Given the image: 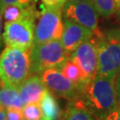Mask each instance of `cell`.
Here are the masks:
<instances>
[{
  "label": "cell",
  "instance_id": "8992f818",
  "mask_svg": "<svg viewBox=\"0 0 120 120\" xmlns=\"http://www.w3.org/2000/svg\"><path fill=\"white\" fill-rule=\"evenodd\" d=\"M38 17V14L35 13L15 22H5L3 31L4 45L30 50L34 45L35 26Z\"/></svg>",
  "mask_w": 120,
  "mask_h": 120
},
{
  "label": "cell",
  "instance_id": "8fae6325",
  "mask_svg": "<svg viewBox=\"0 0 120 120\" xmlns=\"http://www.w3.org/2000/svg\"><path fill=\"white\" fill-rule=\"evenodd\" d=\"M23 105L40 103L45 93L47 91L40 75L32 74L18 88Z\"/></svg>",
  "mask_w": 120,
  "mask_h": 120
},
{
  "label": "cell",
  "instance_id": "cb8c5ba5",
  "mask_svg": "<svg viewBox=\"0 0 120 120\" xmlns=\"http://www.w3.org/2000/svg\"><path fill=\"white\" fill-rule=\"evenodd\" d=\"M3 14H2V11L0 10V50L3 47L4 45V38H3Z\"/></svg>",
  "mask_w": 120,
  "mask_h": 120
},
{
  "label": "cell",
  "instance_id": "4fadbf2b",
  "mask_svg": "<svg viewBox=\"0 0 120 120\" xmlns=\"http://www.w3.org/2000/svg\"><path fill=\"white\" fill-rule=\"evenodd\" d=\"M0 105L7 109H20L23 108V102L18 88L2 86L0 88Z\"/></svg>",
  "mask_w": 120,
  "mask_h": 120
},
{
  "label": "cell",
  "instance_id": "83f0119b",
  "mask_svg": "<svg viewBox=\"0 0 120 120\" xmlns=\"http://www.w3.org/2000/svg\"><path fill=\"white\" fill-rule=\"evenodd\" d=\"M117 12H118V17H119V19H120V10H118Z\"/></svg>",
  "mask_w": 120,
  "mask_h": 120
},
{
  "label": "cell",
  "instance_id": "5bb4252c",
  "mask_svg": "<svg viewBox=\"0 0 120 120\" xmlns=\"http://www.w3.org/2000/svg\"><path fill=\"white\" fill-rule=\"evenodd\" d=\"M38 13L35 10L34 5L31 4L28 5H21V4H11L3 9V20L5 22H15L20 19L29 16L31 14Z\"/></svg>",
  "mask_w": 120,
  "mask_h": 120
},
{
  "label": "cell",
  "instance_id": "e0dca14e",
  "mask_svg": "<svg viewBox=\"0 0 120 120\" xmlns=\"http://www.w3.org/2000/svg\"><path fill=\"white\" fill-rule=\"evenodd\" d=\"M94 4L101 17L109 18L116 12L115 0H94Z\"/></svg>",
  "mask_w": 120,
  "mask_h": 120
},
{
  "label": "cell",
  "instance_id": "7c38bea8",
  "mask_svg": "<svg viewBox=\"0 0 120 120\" xmlns=\"http://www.w3.org/2000/svg\"><path fill=\"white\" fill-rule=\"evenodd\" d=\"M59 120H98L85 107L81 99L69 101L68 107L60 113Z\"/></svg>",
  "mask_w": 120,
  "mask_h": 120
},
{
  "label": "cell",
  "instance_id": "ba28073f",
  "mask_svg": "<svg viewBox=\"0 0 120 120\" xmlns=\"http://www.w3.org/2000/svg\"><path fill=\"white\" fill-rule=\"evenodd\" d=\"M98 14L94 1L77 2L68 0L63 6L64 19L89 29L97 38L102 33L98 27Z\"/></svg>",
  "mask_w": 120,
  "mask_h": 120
},
{
  "label": "cell",
  "instance_id": "3957f363",
  "mask_svg": "<svg viewBox=\"0 0 120 120\" xmlns=\"http://www.w3.org/2000/svg\"><path fill=\"white\" fill-rule=\"evenodd\" d=\"M97 74L116 79L120 71V29H111L102 32L97 38Z\"/></svg>",
  "mask_w": 120,
  "mask_h": 120
},
{
  "label": "cell",
  "instance_id": "484cf974",
  "mask_svg": "<svg viewBox=\"0 0 120 120\" xmlns=\"http://www.w3.org/2000/svg\"><path fill=\"white\" fill-rule=\"evenodd\" d=\"M115 3H116V11L120 10V0H115Z\"/></svg>",
  "mask_w": 120,
  "mask_h": 120
},
{
  "label": "cell",
  "instance_id": "7402d4cb",
  "mask_svg": "<svg viewBox=\"0 0 120 120\" xmlns=\"http://www.w3.org/2000/svg\"><path fill=\"white\" fill-rule=\"evenodd\" d=\"M68 0H42L44 5L47 7H63Z\"/></svg>",
  "mask_w": 120,
  "mask_h": 120
},
{
  "label": "cell",
  "instance_id": "4316f807",
  "mask_svg": "<svg viewBox=\"0 0 120 120\" xmlns=\"http://www.w3.org/2000/svg\"><path fill=\"white\" fill-rule=\"evenodd\" d=\"M71 1H77V2H81V1H94V0H71Z\"/></svg>",
  "mask_w": 120,
  "mask_h": 120
},
{
  "label": "cell",
  "instance_id": "44dd1931",
  "mask_svg": "<svg viewBox=\"0 0 120 120\" xmlns=\"http://www.w3.org/2000/svg\"><path fill=\"white\" fill-rule=\"evenodd\" d=\"M6 120H24L22 110L7 109V119Z\"/></svg>",
  "mask_w": 120,
  "mask_h": 120
},
{
  "label": "cell",
  "instance_id": "5b68a950",
  "mask_svg": "<svg viewBox=\"0 0 120 120\" xmlns=\"http://www.w3.org/2000/svg\"><path fill=\"white\" fill-rule=\"evenodd\" d=\"M63 7H47L42 4L35 26L34 45L60 39L63 32Z\"/></svg>",
  "mask_w": 120,
  "mask_h": 120
},
{
  "label": "cell",
  "instance_id": "30bf717a",
  "mask_svg": "<svg viewBox=\"0 0 120 120\" xmlns=\"http://www.w3.org/2000/svg\"><path fill=\"white\" fill-rule=\"evenodd\" d=\"M94 36V33L89 29L64 19V27L60 41L69 57L82 43L93 38Z\"/></svg>",
  "mask_w": 120,
  "mask_h": 120
},
{
  "label": "cell",
  "instance_id": "f546056e",
  "mask_svg": "<svg viewBox=\"0 0 120 120\" xmlns=\"http://www.w3.org/2000/svg\"><path fill=\"white\" fill-rule=\"evenodd\" d=\"M40 120H46V119H45L44 117H42V118H41V119H40Z\"/></svg>",
  "mask_w": 120,
  "mask_h": 120
},
{
  "label": "cell",
  "instance_id": "f1b7e54d",
  "mask_svg": "<svg viewBox=\"0 0 120 120\" xmlns=\"http://www.w3.org/2000/svg\"><path fill=\"white\" fill-rule=\"evenodd\" d=\"M2 86H3V85H2V82H1V80H0V88L2 87Z\"/></svg>",
  "mask_w": 120,
  "mask_h": 120
},
{
  "label": "cell",
  "instance_id": "9a60e30c",
  "mask_svg": "<svg viewBox=\"0 0 120 120\" xmlns=\"http://www.w3.org/2000/svg\"><path fill=\"white\" fill-rule=\"evenodd\" d=\"M40 107L43 113V117L46 120H59L60 109L59 103L54 95L49 91H46L40 101Z\"/></svg>",
  "mask_w": 120,
  "mask_h": 120
},
{
  "label": "cell",
  "instance_id": "277c9868",
  "mask_svg": "<svg viewBox=\"0 0 120 120\" xmlns=\"http://www.w3.org/2000/svg\"><path fill=\"white\" fill-rule=\"evenodd\" d=\"M69 58L60 39L34 45L30 49V75L49 69H60Z\"/></svg>",
  "mask_w": 120,
  "mask_h": 120
},
{
  "label": "cell",
  "instance_id": "2e32d148",
  "mask_svg": "<svg viewBox=\"0 0 120 120\" xmlns=\"http://www.w3.org/2000/svg\"><path fill=\"white\" fill-rule=\"evenodd\" d=\"M60 70L65 77L68 79H69L70 81H72L77 86V87L80 92V94H81L82 73L79 67L70 58H69L67 61L64 63V65L62 66V68L60 69Z\"/></svg>",
  "mask_w": 120,
  "mask_h": 120
},
{
  "label": "cell",
  "instance_id": "d6986e66",
  "mask_svg": "<svg viewBox=\"0 0 120 120\" xmlns=\"http://www.w3.org/2000/svg\"><path fill=\"white\" fill-rule=\"evenodd\" d=\"M31 4V0H0V10L3 12V9L11 4H21L28 5Z\"/></svg>",
  "mask_w": 120,
  "mask_h": 120
},
{
  "label": "cell",
  "instance_id": "9c48e42d",
  "mask_svg": "<svg viewBox=\"0 0 120 120\" xmlns=\"http://www.w3.org/2000/svg\"><path fill=\"white\" fill-rule=\"evenodd\" d=\"M45 86L54 96L74 101L80 98V92L77 86L68 79L59 69H49L41 75Z\"/></svg>",
  "mask_w": 120,
  "mask_h": 120
},
{
  "label": "cell",
  "instance_id": "d4e9b609",
  "mask_svg": "<svg viewBox=\"0 0 120 120\" xmlns=\"http://www.w3.org/2000/svg\"><path fill=\"white\" fill-rule=\"evenodd\" d=\"M7 119V110L0 105V120Z\"/></svg>",
  "mask_w": 120,
  "mask_h": 120
},
{
  "label": "cell",
  "instance_id": "52a82bcc",
  "mask_svg": "<svg viewBox=\"0 0 120 120\" xmlns=\"http://www.w3.org/2000/svg\"><path fill=\"white\" fill-rule=\"evenodd\" d=\"M79 67L82 73V90L98 72V42L97 38L82 43L69 57Z\"/></svg>",
  "mask_w": 120,
  "mask_h": 120
},
{
  "label": "cell",
  "instance_id": "603a6c76",
  "mask_svg": "<svg viewBox=\"0 0 120 120\" xmlns=\"http://www.w3.org/2000/svg\"><path fill=\"white\" fill-rule=\"evenodd\" d=\"M115 86H116V94L117 102L120 105V71L116 77V79H115Z\"/></svg>",
  "mask_w": 120,
  "mask_h": 120
},
{
  "label": "cell",
  "instance_id": "ac0fdd59",
  "mask_svg": "<svg viewBox=\"0 0 120 120\" xmlns=\"http://www.w3.org/2000/svg\"><path fill=\"white\" fill-rule=\"evenodd\" d=\"M22 112L24 120H40L43 117L42 109L38 103H31L23 106Z\"/></svg>",
  "mask_w": 120,
  "mask_h": 120
},
{
  "label": "cell",
  "instance_id": "6da1fadb",
  "mask_svg": "<svg viewBox=\"0 0 120 120\" xmlns=\"http://www.w3.org/2000/svg\"><path fill=\"white\" fill-rule=\"evenodd\" d=\"M80 99L91 114L101 120L118 105L115 79L97 74L84 87Z\"/></svg>",
  "mask_w": 120,
  "mask_h": 120
},
{
  "label": "cell",
  "instance_id": "ffe728a7",
  "mask_svg": "<svg viewBox=\"0 0 120 120\" xmlns=\"http://www.w3.org/2000/svg\"><path fill=\"white\" fill-rule=\"evenodd\" d=\"M101 120H120V105L118 104L114 109L109 112Z\"/></svg>",
  "mask_w": 120,
  "mask_h": 120
},
{
  "label": "cell",
  "instance_id": "7a4b0ae2",
  "mask_svg": "<svg viewBox=\"0 0 120 120\" xmlns=\"http://www.w3.org/2000/svg\"><path fill=\"white\" fill-rule=\"evenodd\" d=\"M30 76V50L6 46L0 52V80L6 87L19 88Z\"/></svg>",
  "mask_w": 120,
  "mask_h": 120
}]
</instances>
